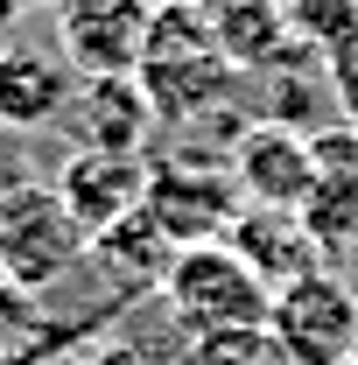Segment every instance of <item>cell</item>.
I'll return each instance as SVG.
<instances>
[{
  "label": "cell",
  "instance_id": "cell-1",
  "mask_svg": "<svg viewBox=\"0 0 358 365\" xmlns=\"http://www.w3.org/2000/svg\"><path fill=\"white\" fill-rule=\"evenodd\" d=\"M232 85H246L232 63H225L218 36L204 21V7H155V36H148V56H140V91L155 106L162 127H197L211 106L232 98Z\"/></svg>",
  "mask_w": 358,
  "mask_h": 365
},
{
  "label": "cell",
  "instance_id": "cell-2",
  "mask_svg": "<svg viewBox=\"0 0 358 365\" xmlns=\"http://www.w3.org/2000/svg\"><path fill=\"white\" fill-rule=\"evenodd\" d=\"M162 309L183 323V337H211V330H253L274 317V288L246 267L225 239L211 246H183L169 281H162Z\"/></svg>",
  "mask_w": 358,
  "mask_h": 365
},
{
  "label": "cell",
  "instance_id": "cell-3",
  "mask_svg": "<svg viewBox=\"0 0 358 365\" xmlns=\"http://www.w3.org/2000/svg\"><path fill=\"white\" fill-rule=\"evenodd\" d=\"M78 260H91V239L63 211L56 182H7L0 190V267H7V281L29 295H49L63 274H78Z\"/></svg>",
  "mask_w": 358,
  "mask_h": 365
},
{
  "label": "cell",
  "instance_id": "cell-4",
  "mask_svg": "<svg viewBox=\"0 0 358 365\" xmlns=\"http://www.w3.org/2000/svg\"><path fill=\"white\" fill-rule=\"evenodd\" d=\"M239 211H246V197L232 182V162H190V155L148 162V218L169 232L176 246L225 239Z\"/></svg>",
  "mask_w": 358,
  "mask_h": 365
},
{
  "label": "cell",
  "instance_id": "cell-5",
  "mask_svg": "<svg viewBox=\"0 0 358 365\" xmlns=\"http://www.w3.org/2000/svg\"><path fill=\"white\" fill-rule=\"evenodd\" d=\"M155 36L148 0H56V56L78 78H140Z\"/></svg>",
  "mask_w": 358,
  "mask_h": 365
},
{
  "label": "cell",
  "instance_id": "cell-6",
  "mask_svg": "<svg viewBox=\"0 0 358 365\" xmlns=\"http://www.w3.org/2000/svg\"><path fill=\"white\" fill-rule=\"evenodd\" d=\"M267 330L281 337V351L295 365H352L358 359V295L323 267L274 295Z\"/></svg>",
  "mask_w": 358,
  "mask_h": 365
},
{
  "label": "cell",
  "instance_id": "cell-7",
  "mask_svg": "<svg viewBox=\"0 0 358 365\" xmlns=\"http://www.w3.org/2000/svg\"><path fill=\"white\" fill-rule=\"evenodd\" d=\"M232 182L246 204H274V211H302L316 182V134L281 127V120H246V134H232Z\"/></svg>",
  "mask_w": 358,
  "mask_h": 365
},
{
  "label": "cell",
  "instance_id": "cell-8",
  "mask_svg": "<svg viewBox=\"0 0 358 365\" xmlns=\"http://www.w3.org/2000/svg\"><path fill=\"white\" fill-rule=\"evenodd\" d=\"M56 197L63 211L85 225V239H98L106 225L134 218L148 204V155H106V148H71L56 169Z\"/></svg>",
  "mask_w": 358,
  "mask_h": 365
},
{
  "label": "cell",
  "instance_id": "cell-9",
  "mask_svg": "<svg viewBox=\"0 0 358 365\" xmlns=\"http://www.w3.org/2000/svg\"><path fill=\"white\" fill-rule=\"evenodd\" d=\"M225 246L260 274L274 295L295 288V281H310V274H323V260H330L316 246V232L302 225V211H274V204H246L232 218V232H225Z\"/></svg>",
  "mask_w": 358,
  "mask_h": 365
},
{
  "label": "cell",
  "instance_id": "cell-10",
  "mask_svg": "<svg viewBox=\"0 0 358 365\" xmlns=\"http://www.w3.org/2000/svg\"><path fill=\"white\" fill-rule=\"evenodd\" d=\"M63 120H71L78 148H106V155H148V140L162 134L140 78H85Z\"/></svg>",
  "mask_w": 358,
  "mask_h": 365
},
{
  "label": "cell",
  "instance_id": "cell-11",
  "mask_svg": "<svg viewBox=\"0 0 358 365\" xmlns=\"http://www.w3.org/2000/svg\"><path fill=\"white\" fill-rule=\"evenodd\" d=\"M302 225L323 253L358 246V127H323L316 134V182L302 197Z\"/></svg>",
  "mask_w": 358,
  "mask_h": 365
},
{
  "label": "cell",
  "instance_id": "cell-12",
  "mask_svg": "<svg viewBox=\"0 0 358 365\" xmlns=\"http://www.w3.org/2000/svg\"><path fill=\"white\" fill-rule=\"evenodd\" d=\"M78 71L63 63V56H49V49H0V127H14V134H36V127H56L63 113H71V98H78Z\"/></svg>",
  "mask_w": 358,
  "mask_h": 365
},
{
  "label": "cell",
  "instance_id": "cell-13",
  "mask_svg": "<svg viewBox=\"0 0 358 365\" xmlns=\"http://www.w3.org/2000/svg\"><path fill=\"white\" fill-rule=\"evenodd\" d=\"M197 7H204L225 63L239 78H267L274 63H288L302 49L295 29H288V14H281V0H197Z\"/></svg>",
  "mask_w": 358,
  "mask_h": 365
},
{
  "label": "cell",
  "instance_id": "cell-14",
  "mask_svg": "<svg viewBox=\"0 0 358 365\" xmlns=\"http://www.w3.org/2000/svg\"><path fill=\"white\" fill-rule=\"evenodd\" d=\"M85 344V323L56 317L49 295H29V288H0V365H63Z\"/></svg>",
  "mask_w": 358,
  "mask_h": 365
},
{
  "label": "cell",
  "instance_id": "cell-15",
  "mask_svg": "<svg viewBox=\"0 0 358 365\" xmlns=\"http://www.w3.org/2000/svg\"><path fill=\"white\" fill-rule=\"evenodd\" d=\"M176 239L148 218V204H140L134 218H120V225H106L98 239H91V260L113 274V281H127V288H155L162 295V281H169V267H176Z\"/></svg>",
  "mask_w": 358,
  "mask_h": 365
},
{
  "label": "cell",
  "instance_id": "cell-16",
  "mask_svg": "<svg viewBox=\"0 0 358 365\" xmlns=\"http://www.w3.org/2000/svg\"><path fill=\"white\" fill-rule=\"evenodd\" d=\"M169 365H295L281 351V337H274L267 323H253V330H211V337H183V351Z\"/></svg>",
  "mask_w": 358,
  "mask_h": 365
},
{
  "label": "cell",
  "instance_id": "cell-17",
  "mask_svg": "<svg viewBox=\"0 0 358 365\" xmlns=\"http://www.w3.org/2000/svg\"><path fill=\"white\" fill-rule=\"evenodd\" d=\"M295 43L316 49V56H337V49L358 36V0H281Z\"/></svg>",
  "mask_w": 358,
  "mask_h": 365
},
{
  "label": "cell",
  "instance_id": "cell-18",
  "mask_svg": "<svg viewBox=\"0 0 358 365\" xmlns=\"http://www.w3.org/2000/svg\"><path fill=\"white\" fill-rule=\"evenodd\" d=\"M63 365H162V359L140 351V344H127V337H106V344H78Z\"/></svg>",
  "mask_w": 358,
  "mask_h": 365
},
{
  "label": "cell",
  "instance_id": "cell-19",
  "mask_svg": "<svg viewBox=\"0 0 358 365\" xmlns=\"http://www.w3.org/2000/svg\"><path fill=\"white\" fill-rule=\"evenodd\" d=\"M148 7H197V0H148Z\"/></svg>",
  "mask_w": 358,
  "mask_h": 365
},
{
  "label": "cell",
  "instance_id": "cell-20",
  "mask_svg": "<svg viewBox=\"0 0 358 365\" xmlns=\"http://www.w3.org/2000/svg\"><path fill=\"white\" fill-rule=\"evenodd\" d=\"M0 288H7V267H0Z\"/></svg>",
  "mask_w": 358,
  "mask_h": 365
},
{
  "label": "cell",
  "instance_id": "cell-21",
  "mask_svg": "<svg viewBox=\"0 0 358 365\" xmlns=\"http://www.w3.org/2000/svg\"><path fill=\"white\" fill-rule=\"evenodd\" d=\"M352 365H358V359H352Z\"/></svg>",
  "mask_w": 358,
  "mask_h": 365
}]
</instances>
